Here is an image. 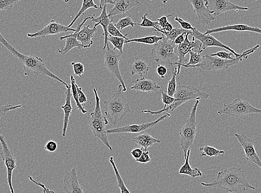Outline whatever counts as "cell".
I'll return each instance as SVG.
<instances>
[{"label":"cell","instance_id":"obj_1","mask_svg":"<svg viewBox=\"0 0 261 193\" xmlns=\"http://www.w3.org/2000/svg\"><path fill=\"white\" fill-rule=\"evenodd\" d=\"M201 185L208 188L222 189L228 192L242 193L256 189L248 181L244 171L241 167L234 166L220 171L213 182L201 183Z\"/></svg>","mask_w":261,"mask_h":193},{"label":"cell","instance_id":"obj_2","mask_svg":"<svg viewBox=\"0 0 261 193\" xmlns=\"http://www.w3.org/2000/svg\"><path fill=\"white\" fill-rule=\"evenodd\" d=\"M0 43L8 49L15 58L19 60L22 64L24 75L29 76L31 74H34L36 76H43L48 77L64 85L68 86L67 84L55 74L49 71L46 67L44 61L36 55H26L18 52L17 50L12 46L9 42L6 40L4 36L0 33Z\"/></svg>","mask_w":261,"mask_h":193},{"label":"cell","instance_id":"obj_3","mask_svg":"<svg viewBox=\"0 0 261 193\" xmlns=\"http://www.w3.org/2000/svg\"><path fill=\"white\" fill-rule=\"evenodd\" d=\"M175 102L162 110L153 111L151 110H142V113L149 114L152 115H159L169 111H173L184 104L192 100H206L210 95L206 92L202 91L192 86L177 85L175 94L173 96Z\"/></svg>","mask_w":261,"mask_h":193},{"label":"cell","instance_id":"obj_4","mask_svg":"<svg viewBox=\"0 0 261 193\" xmlns=\"http://www.w3.org/2000/svg\"><path fill=\"white\" fill-rule=\"evenodd\" d=\"M103 104L105 114L114 126L132 112L126 98L123 94L121 84L115 94Z\"/></svg>","mask_w":261,"mask_h":193},{"label":"cell","instance_id":"obj_5","mask_svg":"<svg viewBox=\"0 0 261 193\" xmlns=\"http://www.w3.org/2000/svg\"><path fill=\"white\" fill-rule=\"evenodd\" d=\"M178 46L167 39L164 35L163 39L154 45L152 49L151 57L156 63H162L169 68L170 74L175 71L176 64L178 61Z\"/></svg>","mask_w":261,"mask_h":193},{"label":"cell","instance_id":"obj_6","mask_svg":"<svg viewBox=\"0 0 261 193\" xmlns=\"http://www.w3.org/2000/svg\"><path fill=\"white\" fill-rule=\"evenodd\" d=\"M98 88L93 89L95 97V107L94 111L90 114V119L89 121V126L91 130L92 133L98 139L100 140L103 144L110 149V151H113V148L110 145L109 140L107 129H106L109 122L108 118L103 115L101 108L100 98L98 94Z\"/></svg>","mask_w":261,"mask_h":193},{"label":"cell","instance_id":"obj_7","mask_svg":"<svg viewBox=\"0 0 261 193\" xmlns=\"http://www.w3.org/2000/svg\"><path fill=\"white\" fill-rule=\"evenodd\" d=\"M259 47L260 45H257L241 54L239 58H234L231 60L222 59L215 56L204 55L201 63L196 65L194 68H200L204 71H225L228 69L229 67L238 64L244 59L247 60L249 55L256 52Z\"/></svg>","mask_w":261,"mask_h":193},{"label":"cell","instance_id":"obj_8","mask_svg":"<svg viewBox=\"0 0 261 193\" xmlns=\"http://www.w3.org/2000/svg\"><path fill=\"white\" fill-rule=\"evenodd\" d=\"M200 100H196L192 107L190 117L185 125L179 130V136L180 146L184 154V158L187 157L188 152L193 145L197 133V110Z\"/></svg>","mask_w":261,"mask_h":193},{"label":"cell","instance_id":"obj_9","mask_svg":"<svg viewBox=\"0 0 261 193\" xmlns=\"http://www.w3.org/2000/svg\"><path fill=\"white\" fill-rule=\"evenodd\" d=\"M217 114L239 118L249 114H261V109L253 107L245 100L237 98L231 103L223 105V108L217 111Z\"/></svg>","mask_w":261,"mask_h":193},{"label":"cell","instance_id":"obj_10","mask_svg":"<svg viewBox=\"0 0 261 193\" xmlns=\"http://www.w3.org/2000/svg\"><path fill=\"white\" fill-rule=\"evenodd\" d=\"M104 52V66L113 76L119 81L122 86V92L127 90L120 70V61L122 55L119 51L111 49L108 45Z\"/></svg>","mask_w":261,"mask_h":193},{"label":"cell","instance_id":"obj_11","mask_svg":"<svg viewBox=\"0 0 261 193\" xmlns=\"http://www.w3.org/2000/svg\"><path fill=\"white\" fill-rule=\"evenodd\" d=\"M190 35L194 37L196 40L201 42L200 47L198 49V52L201 54L208 47H217L227 50V51L232 53L235 58H239L241 55V54L236 53L234 50L229 46L217 40L212 35L202 34L196 28H194L193 30L191 31Z\"/></svg>","mask_w":261,"mask_h":193},{"label":"cell","instance_id":"obj_12","mask_svg":"<svg viewBox=\"0 0 261 193\" xmlns=\"http://www.w3.org/2000/svg\"><path fill=\"white\" fill-rule=\"evenodd\" d=\"M0 142H1L3 148L1 157L4 161L6 170H7V180L9 188L11 193H14L13 184H12V175H13L14 171L17 167L16 158L14 154L10 150L5 136L2 134H0Z\"/></svg>","mask_w":261,"mask_h":193},{"label":"cell","instance_id":"obj_13","mask_svg":"<svg viewBox=\"0 0 261 193\" xmlns=\"http://www.w3.org/2000/svg\"><path fill=\"white\" fill-rule=\"evenodd\" d=\"M170 116L171 114L168 113V112H166V113L164 115L159 117L156 121L141 124H133V125L126 126L119 128H111L107 130V133L108 134L140 133L149 129L156 127L159 123L167 119V118Z\"/></svg>","mask_w":261,"mask_h":193},{"label":"cell","instance_id":"obj_14","mask_svg":"<svg viewBox=\"0 0 261 193\" xmlns=\"http://www.w3.org/2000/svg\"><path fill=\"white\" fill-rule=\"evenodd\" d=\"M207 7L211 14L215 17L219 16L225 12L235 11H248L247 7L236 5L229 0H207Z\"/></svg>","mask_w":261,"mask_h":193},{"label":"cell","instance_id":"obj_15","mask_svg":"<svg viewBox=\"0 0 261 193\" xmlns=\"http://www.w3.org/2000/svg\"><path fill=\"white\" fill-rule=\"evenodd\" d=\"M190 32L191 31L186 34L185 41L181 44L178 45L177 54L178 61L176 64L177 76L181 73L182 65L185 64V62L186 60V55L189 54L192 50H198L200 45L201 42L196 40L193 36H192V41H190L189 36L190 35Z\"/></svg>","mask_w":261,"mask_h":193},{"label":"cell","instance_id":"obj_16","mask_svg":"<svg viewBox=\"0 0 261 193\" xmlns=\"http://www.w3.org/2000/svg\"><path fill=\"white\" fill-rule=\"evenodd\" d=\"M95 16L96 14H94L92 16L86 17L82 23L79 22L75 32L71 34L61 36L60 40H66V42L64 46L58 49V53L63 55H65L74 48L77 47L80 50L82 49L83 48V45L77 39V33L87 21L92 19Z\"/></svg>","mask_w":261,"mask_h":193},{"label":"cell","instance_id":"obj_17","mask_svg":"<svg viewBox=\"0 0 261 193\" xmlns=\"http://www.w3.org/2000/svg\"><path fill=\"white\" fill-rule=\"evenodd\" d=\"M234 135L244 149L246 159L256 164L261 169V159L256 152L253 140L244 134L236 133Z\"/></svg>","mask_w":261,"mask_h":193},{"label":"cell","instance_id":"obj_18","mask_svg":"<svg viewBox=\"0 0 261 193\" xmlns=\"http://www.w3.org/2000/svg\"><path fill=\"white\" fill-rule=\"evenodd\" d=\"M76 29H72L63 26L57 21L53 20L47 26L35 33H28L27 36L30 38H36V37H42L45 38L48 35H55L62 33H66L70 32H75Z\"/></svg>","mask_w":261,"mask_h":193},{"label":"cell","instance_id":"obj_19","mask_svg":"<svg viewBox=\"0 0 261 193\" xmlns=\"http://www.w3.org/2000/svg\"><path fill=\"white\" fill-rule=\"evenodd\" d=\"M189 2L193 7L199 22L203 26H207L216 20V17L208 10L207 0H189Z\"/></svg>","mask_w":261,"mask_h":193},{"label":"cell","instance_id":"obj_20","mask_svg":"<svg viewBox=\"0 0 261 193\" xmlns=\"http://www.w3.org/2000/svg\"><path fill=\"white\" fill-rule=\"evenodd\" d=\"M225 32H251L261 35V29L253 27L245 24H234L213 29H208L204 34H212Z\"/></svg>","mask_w":261,"mask_h":193},{"label":"cell","instance_id":"obj_21","mask_svg":"<svg viewBox=\"0 0 261 193\" xmlns=\"http://www.w3.org/2000/svg\"><path fill=\"white\" fill-rule=\"evenodd\" d=\"M108 5H105L101 14L97 17H94L91 19L92 22H96L94 25V28L98 26H101L103 29V35L104 36V46L103 51L107 49L109 45L108 36L109 35L108 32V27L111 22L114 21L113 18L109 17L107 12ZM113 18V17H112Z\"/></svg>","mask_w":261,"mask_h":193},{"label":"cell","instance_id":"obj_22","mask_svg":"<svg viewBox=\"0 0 261 193\" xmlns=\"http://www.w3.org/2000/svg\"><path fill=\"white\" fill-rule=\"evenodd\" d=\"M64 189L67 193H84L85 191L80 185L76 168H72L64 178Z\"/></svg>","mask_w":261,"mask_h":193},{"label":"cell","instance_id":"obj_23","mask_svg":"<svg viewBox=\"0 0 261 193\" xmlns=\"http://www.w3.org/2000/svg\"><path fill=\"white\" fill-rule=\"evenodd\" d=\"M139 5V0H116L114 7L110 10L109 16L112 18L116 15L125 14L129 10Z\"/></svg>","mask_w":261,"mask_h":193},{"label":"cell","instance_id":"obj_24","mask_svg":"<svg viewBox=\"0 0 261 193\" xmlns=\"http://www.w3.org/2000/svg\"><path fill=\"white\" fill-rule=\"evenodd\" d=\"M66 90L65 91V103L64 105L61 106V109L63 110L64 113V124L63 128V136L65 137L67 133V130L69 123L70 115L72 113L73 108L71 104V85L65 86Z\"/></svg>","mask_w":261,"mask_h":193},{"label":"cell","instance_id":"obj_25","mask_svg":"<svg viewBox=\"0 0 261 193\" xmlns=\"http://www.w3.org/2000/svg\"><path fill=\"white\" fill-rule=\"evenodd\" d=\"M130 89L135 91L152 92L161 89V86L154 81L146 79L144 77L137 79Z\"/></svg>","mask_w":261,"mask_h":193},{"label":"cell","instance_id":"obj_26","mask_svg":"<svg viewBox=\"0 0 261 193\" xmlns=\"http://www.w3.org/2000/svg\"><path fill=\"white\" fill-rule=\"evenodd\" d=\"M90 27V25L83 26L77 35V40L82 43L84 49L89 48L93 45L94 41L92 39L97 30L96 28L91 29Z\"/></svg>","mask_w":261,"mask_h":193},{"label":"cell","instance_id":"obj_27","mask_svg":"<svg viewBox=\"0 0 261 193\" xmlns=\"http://www.w3.org/2000/svg\"><path fill=\"white\" fill-rule=\"evenodd\" d=\"M132 140L141 147L143 151H147L149 147H152L155 144H160L161 142L160 140L153 138L148 133L140 134L135 137Z\"/></svg>","mask_w":261,"mask_h":193},{"label":"cell","instance_id":"obj_28","mask_svg":"<svg viewBox=\"0 0 261 193\" xmlns=\"http://www.w3.org/2000/svg\"><path fill=\"white\" fill-rule=\"evenodd\" d=\"M191 150L188 152L187 157L185 158L184 164L180 167L178 173L181 175L188 176L192 178L201 177L202 176V173L197 167L192 168L190 164Z\"/></svg>","mask_w":261,"mask_h":193},{"label":"cell","instance_id":"obj_29","mask_svg":"<svg viewBox=\"0 0 261 193\" xmlns=\"http://www.w3.org/2000/svg\"><path fill=\"white\" fill-rule=\"evenodd\" d=\"M150 67L145 61L141 59H136L134 62L132 67H130V73L132 76H139L140 78L144 77L148 74Z\"/></svg>","mask_w":261,"mask_h":193},{"label":"cell","instance_id":"obj_30","mask_svg":"<svg viewBox=\"0 0 261 193\" xmlns=\"http://www.w3.org/2000/svg\"><path fill=\"white\" fill-rule=\"evenodd\" d=\"M201 157H217L223 156L225 154V151L219 150L215 147L206 145L204 147L199 148Z\"/></svg>","mask_w":261,"mask_h":193},{"label":"cell","instance_id":"obj_31","mask_svg":"<svg viewBox=\"0 0 261 193\" xmlns=\"http://www.w3.org/2000/svg\"><path fill=\"white\" fill-rule=\"evenodd\" d=\"M163 37L164 35H163L162 36H158L156 35L147 36L142 37H139V38H135L130 40L128 39L126 41L125 43L136 42L143 43V44L154 45L160 40H162Z\"/></svg>","mask_w":261,"mask_h":193},{"label":"cell","instance_id":"obj_32","mask_svg":"<svg viewBox=\"0 0 261 193\" xmlns=\"http://www.w3.org/2000/svg\"><path fill=\"white\" fill-rule=\"evenodd\" d=\"M91 8H94L98 9L99 8V6L95 4L94 0H83L82 8H81L79 12L73 20L71 21L69 26H67L68 28H71L74 22L78 19V18L82 15L85 14V12Z\"/></svg>","mask_w":261,"mask_h":193},{"label":"cell","instance_id":"obj_33","mask_svg":"<svg viewBox=\"0 0 261 193\" xmlns=\"http://www.w3.org/2000/svg\"><path fill=\"white\" fill-rule=\"evenodd\" d=\"M189 54L190 60L189 63L183 64L182 67L186 68H194L196 65L201 63L203 59V56L201 55V53L198 52V50H192Z\"/></svg>","mask_w":261,"mask_h":193},{"label":"cell","instance_id":"obj_34","mask_svg":"<svg viewBox=\"0 0 261 193\" xmlns=\"http://www.w3.org/2000/svg\"><path fill=\"white\" fill-rule=\"evenodd\" d=\"M109 161L110 163L113 166V169L115 171V176L117 179L118 186H119V188L120 189L121 192H128L130 193V191L128 189L127 186H126L125 183H124L123 180L121 176V174L118 170L117 166L115 163L114 161V158L113 157H111L109 159Z\"/></svg>","mask_w":261,"mask_h":193},{"label":"cell","instance_id":"obj_35","mask_svg":"<svg viewBox=\"0 0 261 193\" xmlns=\"http://www.w3.org/2000/svg\"><path fill=\"white\" fill-rule=\"evenodd\" d=\"M71 94L74 102L76 103V107L84 114L88 113V111L86 110L82 104L79 101L77 90L76 86V80L73 76H70Z\"/></svg>","mask_w":261,"mask_h":193},{"label":"cell","instance_id":"obj_36","mask_svg":"<svg viewBox=\"0 0 261 193\" xmlns=\"http://www.w3.org/2000/svg\"><path fill=\"white\" fill-rule=\"evenodd\" d=\"M187 31L189 30H186L182 28H173L170 32H165V31L161 30L160 28L156 32L162 34L167 39L174 42L178 35L182 34L185 32H187Z\"/></svg>","mask_w":261,"mask_h":193},{"label":"cell","instance_id":"obj_37","mask_svg":"<svg viewBox=\"0 0 261 193\" xmlns=\"http://www.w3.org/2000/svg\"><path fill=\"white\" fill-rule=\"evenodd\" d=\"M126 40L123 37H116L111 36L110 35L108 36V41L111 42L114 46V49L119 51L122 54H123V50L124 45L126 44L125 42Z\"/></svg>","mask_w":261,"mask_h":193},{"label":"cell","instance_id":"obj_38","mask_svg":"<svg viewBox=\"0 0 261 193\" xmlns=\"http://www.w3.org/2000/svg\"><path fill=\"white\" fill-rule=\"evenodd\" d=\"M115 25L116 28L122 32V31L124 29L128 27H132L134 28L138 23L134 22L132 19V16L129 15L121 18V19L117 23H115Z\"/></svg>","mask_w":261,"mask_h":193},{"label":"cell","instance_id":"obj_39","mask_svg":"<svg viewBox=\"0 0 261 193\" xmlns=\"http://www.w3.org/2000/svg\"><path fill=\"white\" fill-rule=\"evenodd\" d=\"M177 76V67H176L175 71L172 73V78L169 80V83H168L166 92L168 95L173 97L174 94H175L177 86L176 82Z\"/></svg>","mask_w":261,"mask_h":193},{"label":"cell","instance_id":"obj_40","mask_svg":"<svg viewBox=\"0 0 261 193\" xmlns=\"http://www.w3.org/2000/svg\"><path fill=\"white\" fill-rule=\"evenodd\" d=\"M147 14L148 12H146L145 14L141 17L142 22L141 23H138V26L144 28H153L155 29V31H157L159 29L158 27V22L153 21L149 19V18L147 17Z\"/></svg>","mask_w":261,"mask_h":193},{"label":"cell","instance_id":"obj_41","mask_svg":"<svg viewBox=\"0 0 261 193\" xmlns=\"http://www.w3.org/2000/svg\"><path fill=\"white\" fill-rule=\"evenodd\" d=\"M21 0H0V11H10Z\"/></svg>","mask_w":261,"mask_h":193},{"label":"cell","instance_id":"obj_42","mask_svg":"<svg viewBox=\"0 0 261 193\" xmlns=\"http://www.w3.org/2000/svg\"><path fill=\"white\" fill-rule=\"evenodd\" d=\"M22 107V106L21 104L15 106L12 105H0V119L7 114L9 112L20 109Z\"/></svg>","mask_w":261,"mask_h":193},{"label":"cell","instance_id":"obj_43","mask_svg":"<svg viewBox=\"0 0 261 193\" xmlns=\"http://www.w3.org/2000/svg\"><path fill=\"white\" fill-rule=\"evenodd\" d=\"M108 32L109 34L113 36L116 37H123V38H125L126 40H128V39L127 38L126 35H123L120 31L115 26V23H114V21L111 22L108 27Z\"/></svg>","mask_w":261,"mask_h":193},{"label":"cell","instance_id":"obj_44","mask_svg":"<svg viewBox=\"0 0 261 193\" xmlns=\"http://www.w3.org/2000/svg\"><path fill=\"white\" fill-rule=\"evenodd\" d=\"M71 65L73 67V70L74 74L80 78L83 77V75L84 74L85 67L84 65L81 63H75L72 62Z\"/></svg>","mask_w":261,"mask_h":193},{"label":"cell","instance_id":"obj_45","mask_svg":"<svg viewBox=\"0 0 261 193\" xmlns=\"http://www.w3.org/2000/svg\"><path fill=\"white\" fill-rule=\"evenodd\" d=\"M156 72L161 79L169 77L170 73L169 68L163 64H159L156 68Z\"/></svg>","mask_w":261,"mask_h":193},{"label":"cell","instance_id":"obj_46","mask_svg":"<svg viewBox=\"0 0 261 193\" xmlns=\"http://www.w3.org/2000/svg\"><path fill=\"white\" fill-rule=\"evenodd\" d=\"M136 162L140 163L147 164L151 160L150 152L148 151H143L141 156L138 159L135 160Z\"/></svg>","mask_w":261,"mask_h":193},{"label":"cell","instance_id":"obj_47","mask_svg":"<svg viewBox=\"0 0 261 193\" xmlns=\"http://www.w3.org/2000/svg\"><path fill=\"white\" fill-rule=\"evenodd\" d=\"M161 99L162 102L165 104L164 107H168L175 102V98L167 94L166 92L161 91Z\"/></svg>","mask_w":261,"mask_h":193},{"label":"cell","instance_id":"obj_48","mask_svg":"<svg viewBox=\"0 0 261 193\" xmlns=\"http://www.w3.org/2000/svg\"><path fill=\"white\" fill-rule=\"evenodd\" d=\"M175 20L180 25L181 28L186 30L192 31L194 29L191 23L184 20L181 18L178 17L177 16L175 18Z\"/></svg>","mask_w":261,"mask_h":193},{"label":"cell","instance_id":"obj_49","mask_svg":"<svg viewBox=\"0 0 261 193\" xmlns=\"http://www.w3.org/2000/svg\"><path fill=\"white\" fill-rule=\"evenodd\" d=\"M76 86L77 90L79 101L81 104L83 105L88 102V98H87L83 91L82 87L79 86L77 83H76Z\"/></svg>","mask_w":261,"mask_h":193},{"label":"cell","instance_id":"obj_50","mask_svg":"<svg viewBox=\"0 0 261 193\" xmlns=\"http://www.w3.org/2000/svg\"><path fill=\"white\" fill-rule=\"evenodd\" d=\"M58 148V143L54 140L48 141L45 146V150L49 153H54L57 150Z\"/></svg>","mask_w":261,"mask_h":193},{"label":"cell","instance_id":"obj_51","mask_svg":"<svg viewBox=\"0 0 261 193\" xmlns=\"http://www.w3.org/2000/svg\"><path fill=\"white\" fill-rule=\"evenodd\" d=\"M233 54L231 52L227 53L225 51H221L217 52L216 53L213 54L211 55L215 56V57H219L222 59H226V60H231L233 59L234 58L232 57Z\"/></svg>","mask_w":261,"mask_h":193},{"label":"cell","instance_id":"obj_52","mask_svg":"<svg viewBox=\"0 0 261 193\" xmlns=\"http://www.w3.org/2000/svg\"><path fill=\"white\" fill-rule=\"evenodd\" d=\"M29 178L31 180V181L33 182L34 183H35L36 185H38L39 186H40L41 188L43 189V192H53L54 193L55 191L51 190H49L46 188V186L44 184H43L41 183L37 182L35 181V180L33 179V178L32 176H29Z\"/></svg>","mask_w":261,"mask_h":193},{"label":"cell","instance_id":"obj_53","mask_svg":"<svg viewBox=\"0 0 261 193\" xmlns=\"http://www.w3.org/2000/svg\"><path fill=\"white\" fill-rule=\"evenodd\" d=\"M171 15L163 16L158 19V26L160 27V29L163 28L165 24L168 22V18L171 17Z\"/></svg>","mask_w":261,"mask_h":193},{"label":"cell","instance_id":"obj_54","mask_svg":"<svg viewBox=\"0 0 261 193\" xmlns=\"http://www.w3.org/2000/svg\"><path fill=\"white\" fill-rule=\"evenodd\" d=\"M189 32L190 31H187V32H185L183 33L182 34L178 35L173 42L175 43L176 45L181 44V43L185 40L186 34L189 33Z\"/></svg>","mask_w":261,"mask_h":193},{"label":"cell","instance_id":"obj_55","mask_svg":"<svg viewBox=\"0 0 261 193\" xmlns=\"http://www.w3.org/2000/svg\"><path fill=\"white\" fill-rule=\"evenodd\" d=\"M143 153V150L140 148H136L134 149L132 152H130V154H132L133 158L136 160L139 159Z\"/></svg>","mask_w":261,"mask_h":193},{"label":"cell","instance_id":"obj_56","mask_svg":"<svg viewBox=\"0 0 261 193\" xmlns=\"http://www.w3.org/2000/svg\"><path fill=\"white\" fill-rule=\"evenodd\" d=\"M115 2L116 0H99V2H100V4L99 6V9H102L105 5H114Z\"/></svg>","mask_w":261,"mask_h":193},{"label":"cell","instance_id":"obj_57","mask_svg":"<svg viewBox=\"0 0 261 193\" xmlns=\"http://www.w3.org/2000/svg\"><path fill=\"white\" fill-rule=\"evenodd\" d=\"M173 29V27L172 26V25L168 21L166 24L165 26L163 28L160 29L161 30L165 31V32H170L172 29Z\"/></svg>","mask_w":261,"mask_h":193},{"label":"cell","instance_id":"obj_58","mask_svg":"<svg viewBox=\"0 0 261 193\" xmlns=\"http://www.w3.org/2000/svg\"><path fill=\"white\" fill-rule=\"evenodd\" d=\"M169 1V0H162V2L164 4H166Z\"/></svg>","mask_w":261,"mask_h":193},{"label":"cell","instance_id":"obj_59","mask_svg":"<svg viewBox=\"0 0 261 193\" xmlns=\"http://www.w3.org/2000/svg\"><path fill=\"white\" fill-rule=\"evenodd\" d=\"M63 1L65 3H67L69 2L70 1V0H63Z\"/></svg>","mask_w":261,"mask_h":193},{"label":"cell","instance_id":"obj_60","mask_svg":"<svg viewBox=\"0 0 261 193\" xmlns=\"http://www.w3.org/2000/svg\"><path fill=\"white\" fill-rule=\"evenodd\" d=\"M254 1H256V2H257V1H258V0H254Z\"/></svg>","mask_w":261,"mask_h":193},{"label":"cell","instance_id":"obj_61","mask_svg":"<svg viewBox=\"0 0 261 193\" xmlns=\"http://www.w3.org/2000/svg\"><path fill=\"white\" fill-rule=\"evenodd\" d=\"M150 1H152V0H150Z\"/></svg>","mask_w":261,"mask_h":193}]
</instances>
